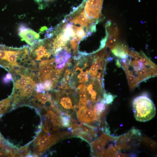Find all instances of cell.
<instances>
[{
  "mask_svg": "<svg viewBox=\"0 0 157 157\" xmlns=\"http://www.w3.org/2000/svg\"><path fill=\"white\" fill-rule=\"evenodd\" d=\"M116 64L124 69L131 90L140 83L157 75L156 65L143 52L139 53L129 48L126 56L118 58Z\"/></svg>",
  "mask_w": 157,
  "mask_h": 157,
  "instance_id": "cell-1",
  "label": "cell"
},
{
  "mask_svg": "<svg viewBox=\"0 0 157 157\" xmlns=\"http://www.w3.org/2000/svg\"><path fill=\"white\" fill-rule=\"evenodd\" d=\"M13 88L11 94L12 107L28 105L35 93L37 83L39 82L34 72L28 73H18L11 74Z\"/></svg>",
  "mask_w": 157,
  "mask_h": 157,
  "instance_id": "cell-2",
  "label": "cell"
},
{
  "mask_svg": "<svg viewBox=\"0 0 157 157\" xmlns=\"http://www.w3.org/2000/svg\"><path fill=\"white\" fill-rule=\"evenodd\" d=\"M50 93L52 101L56 108L61 113L70 117L78 108L79 97L78 90L68 88H58Z\"/></svg>",
  "mask_w": 157,
  "mask_h": 157,
  "instance_id": "cell-3",
  "label": "cell"
},
{
  "mask_svg": "<svg viewBox=\"0 0 157 157\" xmlns=\"http://www.w3.org/2000/svg\"><path fill=\"white\" fill-rule=\"evenodd\" d=\"M29 47L14 48L0 44V66L10 74L19 72Z\"/></svg>",
  "mask_w": 157,
  "mask_h": 157,
  "instance_id": "cell-4",
  "label": "cell"
},
{
  "mask_svg": "<svg viewBox=\"0 0 157 157\" xmlns=\"http://www.w3.org/2000/svg\"><path fill=\"white\" fill-rule=\"evenodd\" d=\"M69 132L65 131L47 133L41 131L33 143V152L31 156H40L46 150L55 144L60 139L72 136Z\"/></svg>",
  "mask_w": 157,
  "mask_h": 157,
  "instance_id": "cell-5",
  "label": "cell"
},
{
  "mask_svg": "<svg viewBox=\"0 0 157 157\" xmlns=\"http://www.w3.org/2000/svg\"><path fill=\"white\" fill-rule=\"evenodd\" d=\"M133 110L136 119L145 122L153 118L156 113V108L153 101L147 95L137 97L133 100Z\"/></svg>",
  "mask_w": 157,
  "mask_h": 157,
  "instance_id": "cell-6",
  "label": "cell"
},
{
  "mask_svg": "<svg viewBox=\"0 0 157 157\" xmlns=\"http://www.w3.org/2000/svg\"><path fill=\"white\" fill-rule=\"evenodd\" d=\"M29 51L31 57L37 61L48 59L53 54L52 43L47 37L38 40L33 45L29 47Z\"/></svg>",
  "mask_w": 157,
  "mask_h": 157,
  "instance_id": "cell-7",
  "label": "cell"
},
{
  "mask_svg": "<svg viewBox=\"0 0 157 157\" xmlns=\"http://www.w3.org/2000/svg\"><path fill=\"white\" fill-rule=\"evenodd\" d=\"M77 115L79 120L84 123L97 127L101 123V115L94 105H90L78 108Z\"/></svg>",
  "mask_w": 157,
  "mask_h": 157,
  "instance_id": "cell-8",
  "label": "cell"
},
{
  "mask_svg": "<svg viewBox=\"0 0 157 157\" xmlns=\"http://www.w3.org/2000/svg\"><path fill=\"white\" fill-rule=\"evenodd\" d=\"M46 92H36L28 105L38 109H50L60 115V113L56 108L52 101L50 93Z\"/></svg>",
  "mask_w": 157,
  "mask_h": 157,
  "instance_id": "cell-9",
  "label": "cell"
},
{
  "mask_svg": "<svg viewBox=\"0 0 157 157\" xmlns=\"http://www.w3.org/2000/svg\"><path fill=\"white\" fill-rule=\"evenodd\" d=\"M56 68L54 58L40 61L38 64L37 74L39 82L42 83L46 81H49L51 74Z\"/></svg>",
  "mask_w": 157,
  "mask_h": 157,
  "instance_id": "cell-10",
  "label": "cell"
},
{
  "mask_svg": "<svg viewBox=\"0 0 157 157\" xmlns=\"http://www.w3.org/2000/svg\"><path fill=\"white\" fill-rule=\"evenodd\" d=\"M103 1L104 0H83L81 3L86 16L90 18L99 20Z\"/></svg>",
  "mask_w": 157,
  "mask_h": 157,
  "instance_id": "cell-11",
  "label": "cell"
},
{
  "mask_svg": "<svg viewBox=\"0 0 157 157\" xmlns=\"http://www.w3.org/2000/svg\"><path fill=\"white\" fill-rule=\"evenodd\" d=\"M106 41L105 45L111 50L117 43L119 29L116 25L110 21L108 22L105 26Z\"/></svg>",
  "mask_w": 157,
  "mask_h": 157,
  "instance_id": "cell-12",
  "label": "cell"
},
{
  "mask_svg": "<svg viewBox=\"0 0 157 157\" xmlns=\"http://www.w3.org/2000/svg\"><path fill=\"white\" fill-rule=\"evenodd\" d=\"M18 35L22 40L24 41L31 46L35 44L40 37L38 33L23 24H20L19 26Z\"/></svg>",
  "mask_w": 157,
  "mask_h": 157,
  "instance_id": "cell-13",
  "label": "cell"
},
{
  "mask_svg": "<svg viewBox=\"0 0 157 157\" xmlns=\"http://www.w3.org/2000/svg\"><path fill=\"white\" fill-rule=\"evenodd\" d=\"M53 55L57 68L62 69L66 66L71 56V49L66 46L58 50Z\"/></svg>",
  "mask_w": 157,
  "mask_h": 157,
  "instance_id": "cell-14",
  "label": "cell"
},
{
  "mask_svg": "<svg viewBox=\"0 0 157 157\" xmlns=\"http://www.w3.org/2000/svg\"><path fill=\"white\" fill-rule=\"evenodd\" d=\"M97 127L92 126L81 122L79 125V132L78 137L90 143L97 136Z\"/></svg>",
  "mask_w": 157,
  "mask_h": 157,
  "instance_id": "cell-15",
  "label": "cell"
},
{
  "mask_svg": "<svg viewBox=\"0 0 157 157\" xmlns=\"http://www.w3.org/2000/svg\"><path fill=\"white\" fill-rule=\"evenodd\" d=\"M108 139L106 135L103 134L97 139L90 143L91 153L95 156H103L104 152V146Z\"/></svg>",
  "mask_w": 157,
  "mask_h": 157,
  "instance_id": "cell-16",
  "label": "cell"
},
{
  "mask_svg": "<svg viewBox=\"0 0 157 157\" xmlns=\"http://www.w3.org/2000/svg\"><path fill=\"white\" fill-rule=\"evenodd\" d=\"M13 98L11 94L8 98L0 101V116L7 111L8 108L12 107Z\"/></svg>",
  "mask_w": 157,
  "mask_h": 157,
  "instance_id": "cell-17",
  "label": "cell"
},
{
  "mask_svg": "<svg viewBox=\"0 0 157 157\" xmlns=\"http://www.w3.org/2000/svg\"><path fill=\"white\" fill-rule=\"evenodd\" d=\"M6 78L10 81H13V78L12 75L9 73L7 74Z\"/></svg>",
  "mask_w": 157,
  "mask_h": 157,
  "instance_id": "cell-18",
  "label": "cell"
}]
</instances>
